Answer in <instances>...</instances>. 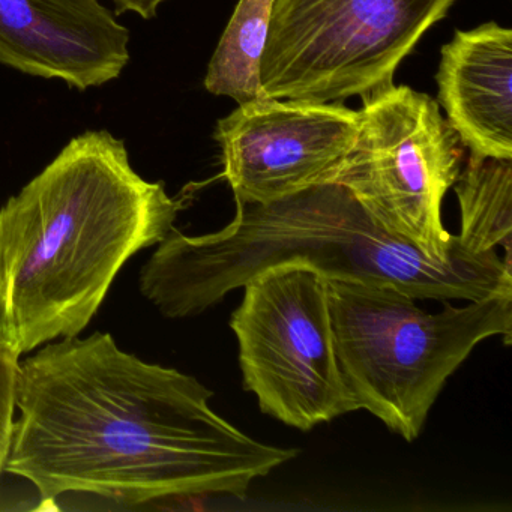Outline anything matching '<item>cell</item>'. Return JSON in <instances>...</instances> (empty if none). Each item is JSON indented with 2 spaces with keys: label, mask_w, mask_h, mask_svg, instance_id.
<instances>
[{
  "label": "cell",
  "mask_w": 512,
  "mask_h": 512,
  "mask_svg": "<svg viewBox=\"0 0 512 512\" xmlns=\"http://www.w3.org/2000/svg\"><path fill=\"white\" fill-rule=\"evenodd\" d=\"M436 80L448 124L470 154L512 160L511 29L485 23L455 32Z\"/></svg>",
  "instance_id": "30bf717a"
},
{
  "label": "cell",
  "mask_w": 512,
  "mask_h": 512,
  "mask_svg": "<svg viewBox=\"0 0 512 512\" xmlns=\"http://www.w3.org/2000/svg\"><path fill=\"white\" fill-rule=\"evenodd\" d=\"M20 361L5 473L41 499L91 494L125 506L244 499L298 451L259 442L212 409L190 374L125 352L113 335L47 343Z\"/></svg>",
  "instance_id": "6da1fadb"
},
{
  "label": "cell",
  "mask_w": 512,
  "mask_h": 512,
  "mask_svg": "<svg viewBox=\"0 0 512 512\" xmlns=\"http://www.w3.org/2000/svg\"><path fill=\"white\" fill-rule=\"evenodd\" d=\"M359 112L343 104L275 98L242 104L218 121L223 176L235 200L271 202L334 184L355 142Z\"/></svg>",
  "instance_id": "ba28073f"
},
{
  "label": "cell",
  "mask_w": 512,
  "mask_h": 512,
  "mask_svg": "<svg viewBox=\"0 0 512 512\" xmlns=\"http://www.w3.org/2000/svg\"><path fill=\"white\" fill-rule=\"evenodd\" d=\"M274 0H239L232 20L209 62L205 88L239 106L266 100L260 61L268 40Z\"/></svg>",
  "instance_id": "7c38bea8"
},
{
  "label": "cell",
  "mask_w": 512,
  "mask_h": 512,
  "mask_svg": "<svg viewBox=\"0 0 512 512\" xmlns=\"http://www.w3.org/2000/svg\"><path fill=\"white\" fill-rule=\"evenodd\" d=\"M130 31L98 0H0V64L86 91L121 77Z\"/></svg>",
  "instance_id": "9c48e42d"
},
{
  "label": "cell",
  "mask_w": 512,
  "mask_h": 512,
  "mask_svg": "<svg viewBox=\"0 0 512 512\" xmlns=\"http://www.w3.org/2000/svg\"><path fill=\"white\" fill-rule=\"evenodd\" d=\"M182 209L134 170L124 140L74 137L0 208V340L22 356L80 335L125 263L160 244Z\"/></svg>",
  "instance_id": "7a4b0ae2"
},
{
  "label": "cell",
  "mask_w": 512,
  "mask_h": 512,
  "mask_svg": "<svg viewBox=\"0 0 512 512\" xmlns=\"http://www.w3.org/2000/svg\"><path fill=\"white\" fill-rule=\"evenodd\" d=\"M167 0H113L118 13H134L142 19H154Z\"/></svg>",
  "instance_id": "5bb4252c"
},
{
  "label": "cell",
  "mask_w": 512,
  "mask_h": 512,
  "mask_svg": "<svg viewBox=\"0 0 512 512\" xmlns=\"http://www.w3.org/2000/svg\"><path fill=\"white\" fill-rule=\"evenodd\" d=\"M362 100L355 142L335 184L383 230L446 262L458 242L443 226L442 202L460 175V137L436 101L409 86H386Z\"/></svg>",
  "instance_id": "52a82bcc"
},
{
  "label": "cell",
  "mask_w": 512,
  "mask_h": 512,
  "mask_svg": "<svg viewBox=\"0 0 512 512\" xmlns=\"http://www.w3.org/2000/svg\"><path fill=\"white\" fill-rule=\"evenodd\" d=\"M20 355L0 340V479L10 451L16 419V391L19 379Z\"/></svg>",
  "instance_id": "4fadbf2b"
},
{
  "label": "cell",
  "mask_w": 512,
  "mask_h": 512,
  "mask_svg": "<svg viewBox=\"0 0 512 512\" xmlns=\"http://www.w3.org/2000/svg\"><path fill=\"white\" fill-rule=\"evenodd\" d=\"M329 280V278H328ZM427 313L394 287L329 280L335 353L356 410L413 442L449 377L487 338H512V293Z\"/></svg>",
  "instance_id": "277c9868"
},
{
  "label": "cell",
  "mask_w": 512,
  "mask_h": 512,
  "mask_svg": "<svg viewBox=\"0 0 512 512\" xmlns=\"http://www.w3.org/2000/svg\"><path fill=\"white\" fill-rule=\"evenodd\" d=\"M454 0H274L260 61L266 97L335 103L394 85Z\"/></svg>",
  "instance_id": "5b68a950"
},
{
  "label": "cell",
  "mask_w": 512,
  "mask_h": 512,
  "mask_svg": "<svg viewBox=\"0 0 512 512\" xmlns=\"http://www.w3.org/2000/svg\"><path fill=\"white\" fill-rule=\"evenodd\" d=\"M454 190L461 214L458 244L476 256L502 245L511 263L512 160L470 154Z\"/></svg>",
  "instance_id": "8fae6325"
},
{
  "label": "cell",
  "mask_w": 512,
  "mask_h": 512,
  "mask_svg": "<svg viewBox=\"0 0 512 512\" xmlns=\"http://www.w3.org/2000/svg\"><path fill=\"white\" fill-rule=\"evenodd\" d=\"M235 202L224 229L200 236L173 229L143 265L140 292L167 319L200 316L260 272L289 263L329 280L394 287L416 301L512 293L511 263L496 250L476 256L458 244L451 259L433 262L335 182L271 202Z\"/></svg>",
  "instance_id": "3957f363"
},
{
  "label": "cell",
  "mask_w": 512,
  "mask_h": 512,
  "mask_svg": "<svg viewBox=\"0 0 512 512\" xmlns=\"http://www.w3.org/2000/svg\"><path fill=\"white\" fill-rule=\"evenodd\" d=\"M230 317L245 391L265 415L310 431L355 412L335 353L329 280L304 265L251 278Z\"/></svg>",
  "instance_id": "8992f818"
}]
</instances>
